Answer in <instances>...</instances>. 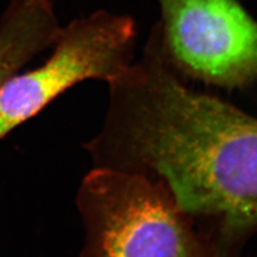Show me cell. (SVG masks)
I'll use <instances>...</instances> for the list:
<instances>
[{
	"label": "cell",
	"mask_w": 257,
	"mask_h": 257,
	"mask_svg": "<svg viewBox=\"0 0 257 257\" xmlns=\"http://www.w3.org/2000/svg\"><path fill=\"white\" fill-rule=\"evenodd\" d=\"M109 84L96 167L160 182L222 250L238 257L257 231V118L191 89L168 64L152 29L140 60Z\"/></svg>",
	"instance_id": "cell-1"
},
{
	"label": "cell",
	"mask_w": 257,
	"mask_h": 257,
	"mask_svg": "<svg viewBox=\"0 0 257 257\" xmlns=\"http://www.w3.org/2000/svg\"><path fill=\"white\" fill-rule=\"evenodd\" d=\"M82 257H230L148 176L96 167L77 194Z\"/></svg>",
	"instance_id": "cell-2"
},
{
	"label": "cell",
	"mask_w": 257,
	"mask_h": 257,
	"mask_svg": "<svg viewBox=\"0 0 257 257\" xmlns=\"http://www.w3.org/2000/svg\"><path fill=\"white\" fill-rule=\"evenodd\" d=\"M130 16L96 11L62 27L40 67L18 72L0 87V141L73 86L116 78L133 60Z\"/></svg>",
	"instance_id": "cell-3"
},
{
	"label": "cell",
	"mask_w": 257,
	"mask_h": 257,
	"mask_svg": "<svg viewBox=\"0 0 257 257\" xmlns=\"http://www.w3.org/2000/svg\"><path fill=\"white\" fill-rule=\"evenodd\" d=\"M161 50L178 75L225 89L257 83V21L238 0H158Z\"/></svg>",
	"instance_id": "cell-4"
},
{
	"label": "cell",
	"mask_w": 257,
	"mask_h": 257,
	"mask_svg": "<svg viewBox=\"0 0 257 257\" xmlns=\"http://www.w3.org/2000/svg\"><path fill=\"white\" fill-rule=\"evenodd\" d=\"M60 29L52 0H9L0 16V87L52 48Z\"/></svg>",
	"instance_id": "cell-5"
}]
</instances>
